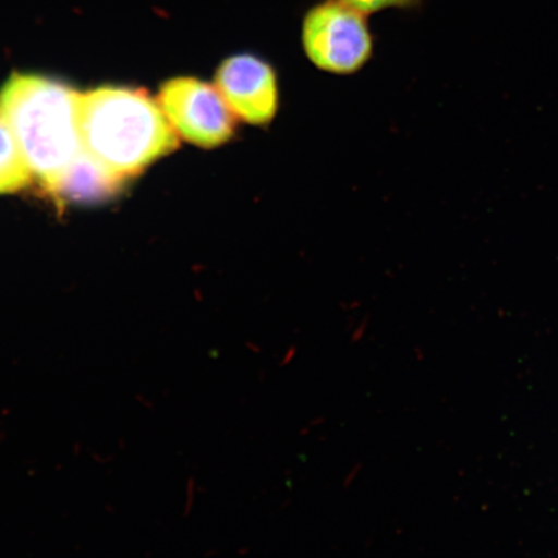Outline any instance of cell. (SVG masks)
Listing matches in <instances>:
<instances>
[{"label": "cell", "mask_w": 558, "mask_h": 558, "mask_svg": "<svg viewBox=\"0 0 558 558\" xmlns=\"http://www.w3.org/2000/svg\"><path fill=\"white\" fill-rule=\"evenodd\" d=\"M339 2L368 15V13L388 9H413V7L421 3V0H339Z\"/></svg>", "instance_id": "obj_8"}, {"label": "cell", "mask_w": 558, "mask_h": 558, "mask_svg": "<svg viewBox=\"0 0 558 558\" xmlns=\"http://www.w3.org/2000/svg\"><path fill=\"white\" fill-rule=\"evenodd\" d=\"M159 107L179 137L213 149L233 137L235 117L218 88L192 76H179L159 89Z\"/></svg>", "instance_id": "obj_4"}, {"label": "cell", "mask_w": 558, "mask_h": 558, "mask_svg": "<svg viewBox=\"0 0 558 558\" xmlns=\"http://www.w3.org/2000/svg\"><path fill=\"white\" fill-rule=\"evenodd\" d=\"M32 174L15 136L0 117V194L23 190Z\"/></svg>", "instance_id": "obj_7"}, {"label": "cell", "mask_w": 558, "mask_h": 558, "mask_svg": "<svg viewBox=\"0 0 558 558\" xmlns=\"http://www.w3.org/2000/svg\"><path fill=\"white\" fill-rule=\"evenodd\" d=\"M295 353H296V349H295V348H291V349H289L288 353H286V357H284V360H283V364H282V365H288V364H290V361H291L292 359H294Z\"/></svg>", "instance_id": "obj_10"}, {"label": "cell", "mask_w": 558, "mask_h": 558, "mask_svg": "<svg viewBox=\"0 0 558 558\" xmlns=\"http://www.w3.org/2000/svg\"><path fill=\"white\" fill-rule=\"evenodd\" d=\"M80 94L46 76L13 73L0 88V117L48 190L81 155Z\"/></svg>", "instance_id": "obj_2"}, {"label": "cell", "mask_w": 558, "mask_h": 558, "mask_svg": "<svg viewBox=\"0 0 558 558\" xmlns=\"http://www.w3.org/2000/svg\"><path fill=\"white\" fill-rule=\"evenodd\" d=\"M366 15L339 0H325L306 12L302 41L306 56L325 72H357L373 54Z\"/></svg>", "instance_id": "obj_3"}, {"label": "cell", "mask_w": 558, "mask_h": 558, "mask_svg": "<svg viewBox=\"0 0 558 558\" xmlns=\"http://www.w3.org/2000/svg\"><path fill=\"white\" fill-rule=\"evenodd\" d=\"M215 87L235 118L253 125L268 124L278 109L274 68L251 53L230 56L215 74Z\"/></svg>", "instance_id": "obj_5"}, {"label": "cell", "mask_w": 558, "mask_h": 558, "mask_svg": "<svg viewBox=\"0 0 558 558\" xmlns=\"http://www.w3.org/2000/svg\"><path fill=\"white\" fill-rule=\"evenodd\" d=\"M82 148L117 177H135L177 150L179 136L158 101L129 87L80 94Z\"/></svg>", "instance_id": "obj_1"}, {"label": "cell", "mask_w": 558, "mask_h": 558, "mask_svg": "<svg viewBox=\"0 0 558 558\" xmlns=\"http://www.w3.org/2000/svg\"><path fill=\"white\" fill-rule=\"evenodd\" d=\"M124 179L117 177L85 150L73 160L51 192L56 197L81 204H94L114 197Z\"/></svg>", "instance_id": "obj_6"}, {"label": "cell", "mask_w": 558, "mask_h": 558, "mask_svg": "<svg viewBox=\"0 0 558 558\" xmlns=\"http://www.w3.org/2000/svg\"><path fill=\"white\" fill-rule=\"evenodd\" d=\"M360 469H361V464H359L357 466H354L353 472L348 474V477L344 483L345 487H349V485H351L353 483V481L355 478V474L359 473Z\"/></svg>", "instance_id": "obj_9"}]
</instances>
